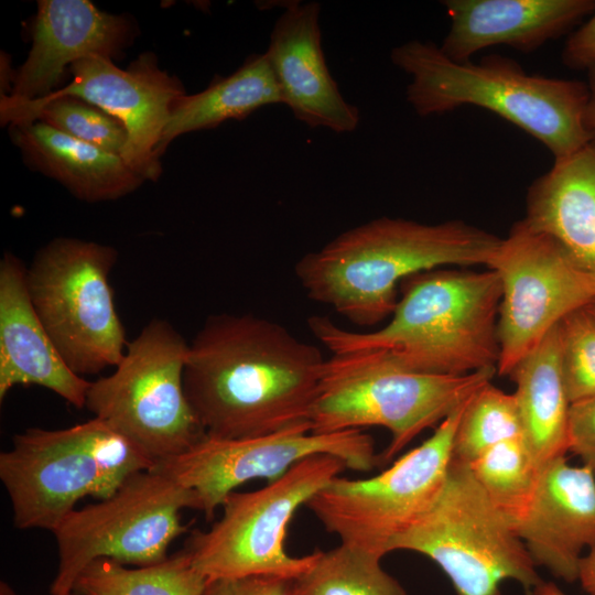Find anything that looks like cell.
I'll return each instance as SVG.
<instances>
[{"label":"cell","mask_w":595,"mask_h":595,"mask_svg":"<svg viewBox=\"0 0 595 595\" xmlns=\"http://www.w3.org/2000/svg\"><path fill=\"white\" fill-rule=\"evenodd\" d=\"M325 360L316 346L253 314H213L190 343L188 402L206 435L236 440L311 426Z\"/></svg>","instance_id":"obj_1"},{"label":"cell","mask_w":595,"mask_h":595,"mask_svg":"<svg viewBox=\"0 0 595 595\" xmlns=\"http://www.w3.org/2000/svg\"><path fill=\"white\" fill-rule=\"evenodd\" d=\"M389 322L351 332L312 316L313 335L333 355L367 353L399 370L462 376L497 369L501 286L497 273L434 269L409 277Z\"/></svg>","instance_id":"obj_2"},{"label":"cell","mask_w":595,"mask_h":595,"mask_svg":"<svg viewBox=\"0 0 595 595\" xmlns=\"http://www.w3.org/2000/svg\"><path fill=\"white\" fill-rule=\"evenodd\" d=\"M501 238L463 220L423 224L379 217L350 228L294 271L307 296L358 326L391 316L398 288L416 273L450 266H486Z\"/></svg>","instance_id":"obj_3"},{"label":"cell","mask_w":595,"mask_h":595,"mask_svg":"<svg viewBox=\"0 0 595 595\" xmlns=\"http://www.w3.org/2000/svg\"><path fill=\"white\" fill-rule=\"evenodd\" d=\"M394 66L410 75L407 100L426 117L472 105L497 113L539 140L554 160L591 141L585 126L587 85L526 73L510 58L456 62L432 42L411 40L392 48Z\"/></svg>","instance_id":"obj_4"},{"label":"cell","mask_w":595,"mask_h":595,"mask_svg":"<svg viewBox=\"0 0 595 595\" xmlns=\"http://www.w3.org/2000/svg\"><path fill=\"white\" fill-rule=\"evenodd\" d=\"M155 463L104 421L56 430L29 428L0 454V479L15 528L54 529L86 496L110 497Z\"/></svg>","instance_id":"obj_5"},{"label":"cell","mask_w":595,"mask_h":595,"mask_svg":"<svg viewBox=\"0 0 595 595\" xmlns=\"http://www.w3.org/2000/svg\"><path fill=\"white\" fill-rule=\"evenodd\" d=\"M435 562L456 595H501L507 580L534 595H558L547 583L523 542L489 500L467 463L452 458L433 505L391 544Z\"/></svg>","instance_id":"obj_6"},{"label":"cell","mask_w":595,"mask_h":595,"mask_svg":"<svg viewBox=\"0 0 595 595\" xmlns=\"http://www.w3.org/2000/svg\"><path fill=\"white\" fill-rule=\"evenodd\" d=\"M497 369L462 376L409 372L367 353L333 355L325 360L311 412L314 433L382 426L391 434L379 455L386 465L424 430L440 424Z\"/></svg>","instance_id":"obj_7"},{"label":"cell","mask_w":595,"mask_h":595,"mask_svg":"<svg viewBox=\"0 0 595 595\" xmlns=\"http://www.w3.org/2000/svg\"><path fill=\"white\" fill-rule=\"evenodd\" d=\"M190 344L165 320H151L111 375L90 382L86 408L155 464L206 436L184 389Z\"/></svg>","instance_id":"obj_8"},{"label":"cell","mask_w":595,"mask_h":595,"mask_svg":"<svg viewBox=\"0 0 595 595\" xmlns=\"http://www.w3.org/2000/svg\"><path fill=\"white\" fill-rule=\"evenodd\" d=\"M118 251L77 238L43 246L26 270L34 310L65 363L77 375L116 367L128 340L109 275Z\"/></svg>","instance_id":"obj_9"},{"label":"cell","mask_w":595,"mask_h":595,"mask_svg":"<svg viewBox=\"0 0 595 595\" xmlns=\"http://www.w3.org/2000/svg\"><path fill=\"white\" fill-rule=\"evenodd\" d=\"M346 468L332 455L307 457L264 487L232 491L207 531H194L185 550L207 580L275 576L296 580L314 552L293 556L285 550L289 524L298 509Z\"/></svg>","instance_id":"obj_10"},{"label":"cell","mask_w":595,"mask_h":595,"mask_svg":"<svg viewBox=\"0 0 595 595\" xmlns=\"http://www.w3.org/2000/svg\"><path fill=\"white\" fill-rule=\"evenodd\" d=\"M187 508L196 510L193 493L152 468L130 476L110 497L74 509L53 531L58 565L50 593L72 592L98 559L137 566L165 560L169 545L186 531L181 511Z\"/></svg>","instance_id":"obj_11"},{"label":"cell","mask_w":595,"mask_h":595,"mask_svg":"<svg viewBox=\"0 0 595 595\" xmlns=\"http://www.w3.org/2000/svg\"><path fill=\"white\" fill-rule=\"evenodd\" d=\"M468 399L382 473L363 479L336 476L311 497L307 508L342 544L382 559L440 495Z\"/></svg>","instance_id":"obj_12"},{"label":"cell","mask_w":595,"mask_h":595,"mask_svg":"<svg viewBox=\"0 0 595 595\" xmlns=\"http://www.w3.org/2000/svg\"><path fill=\"white\" fill-rule=\"evenodd\" d=\"M501 286L497 372L508 376L567 314L595 300V285L551 236L522 219L501 241L487 267Z\"/></svg>","instance_id":"obj_13"},{"label":"cell","mask_w":595,"mask_h":595,"mask_svg":"<svg viewBox=\"0 0 595 595\" xmlns=\"http://www.w3.org/2000/svg\"><path fill=\"white\" fill-rule=\"evenodd\" d=\"M323 454L342 459L347 468L357 472L379 465L374 440L361 430L314 433L311 426L302 425L247 439L206 435L183 454L161 461L153 468L191 490L196 510L210 520L240 485L257 478L273 482L299 462Z\"/></svg>","instance_id":"obj_14"},{"label":"cell","mask_w":595,"mask_h":595,"mask_svg":"<svg viewBox=\"0 0 595 595\" xmlns=\"http://www.w3.org/2000/svg\"><path fill=\"white\" fill-rule=\"evenodd\" d=\"M69 69L72 80L43 98H79L113 117L128 134L121 158L144 181H155L162 171L159 148L173 104L186 94L182 83L148 53L127 69L102 56L82 58Z\"/></svg>","instance_id":"obj_15"},{"label":"cell","mask_w":595,"mask_h":595,"mask_svg":"<svg viewBox=\"0 0 595 595\" xmlns=\"http://www.w3.org/2000/svg\"><path fill=\"white\" fill-rule=\"evenodd\" d=\"M284 8L264 52L282 104L311 128L354 131L359 110L345 100L328 71L321 44L320 3L292 1Z\"/></svg>","instance_id":"obj_16"},{"label":"cell","mask_w":595,"mask_h":595,"mask_svg":"<svg viewBox=\"0 0 595 595\" xmlns=\"http://www.w3.org/2000/svg\"><path fill=\"white\" fill-rule=\"evenodd\" d=\"M32 39L7 95L15 100L39 99L57 90L66 66L82 58L112 60L131 41L132 26L125 17L102 12L87 0H41Z\"/></svg>","instance_id":"obj_17"},{"label":"cell","mask_w":595,"mask_h":595,"mask_svg":"<svg viewBox=\"0 0 595 595\" xmlns=\"http://www.w3.org/2000/svg\"><path fill=\"white\" fill-rule=\"evenodd\" d=\"M518 537L537 566L573 583L583 552L595 545V474L565 456L540 469L538 487Z\"/></svg>","instance_id":"obj_18"},{"label":"cell","mask_w":595,"mask_h":595,"mask_svg":"<svg viewBox=\"0 0 595 595\" xmlns=\"http://www.w3.org/2000/svg\"><path fill=\"white\" fill-rule=\"evenodd\" d=\"M24 263L12 252L0 260V400L17 386L46 388L77 409L86 407L89 380L63 359L31 302Z\"/></svg>","instance_id":"obj_19"},{"label":"cell","mask_w":595,"mask_h":595,"mask_svg":"<svg viewBox=\"0 0 595 595\" xmlns=\"http://www.w3.org/2000/svg\"><path fill=\"white\" fill-rule=\"evenodd\" d=\"M451 20L440 46L456 62L493 45L532 52L595 11V0H446Z\"/></svg>","instance_id":"obj_20"},{"label":"cell","mask_w":595,"mask_h":595,"mask_svg":"<svg viewBox=\"0 0 595 595\" xmlns=\"http://www.w3.org/2000/svg\"><path fill=\"white\" fill-rule=\"evenodd\" d=\"M532 229L554 238L595 285V143L553 166L529 187L526 216Z\"/></svg>","instance_id":"obj_21"},{"label":"cell","mask_w":595,"mask_h":595,"mask_svg":"<svg viewBox=\"0 0 595 595\" xmlns=\"http://www.w3.org/2000/svg\"><path fill=\"white\" fill-rule=\"evenodd\" d=\"M13 128V140L36 170L85 202L117 199L144 180L121 156L34 121Z\"/></svg>","instance_id":"obj_22"},{"label":"cell","mask_w":595,"mask_h":595,"mask_svg":"<svg viewBox=\"0 0 595 595\" xmlns=\"http://www.w3.org/2000/svg\"><path fill=\"white\" fill-rule=\"evenodd\" d=\"M523 441L541 467L569 452L567 398L559 324L510 371Z\"/></svg>","instance_id":"obj_23"},{"label":"cell","mask_w":595,"mask_h":595,"mask_svg":"<svg viewBox=\"0 0 595 595\" xmlns=\"http://www.w3.org/2000/svg\"><path fill=\"white\" fill-rule=\"evenodd\" d=\"M271 104H282V99L266 54H255L229 76L218 77L206 89L184 94L174 101L160 155L178 136L242 120Z\"/></svg>","instance_id":"obj_24"},{"label":"cell","mask_w":595,"mask_h":595,"mask_svg":"<svg viewBox=\"0 0 595 595\" xmlns=\"http://www.w3.org/2000/svg\"><path fill=\"white\" fill-rule=\"evenodd\" d=\"M206 584L184 549L147 566L98 559L82 571L73 591L82 595H203Z\"/></svg>","instance_id":"obj_25"},{"label":"cell","mask_w":595,"mask_h":595,"mask_svg":"<svg viewBox=\"0 0 595 595\" xmlns=\"http://www.w3.org/2000/svg\"><path fill=\"white\" fill-rule=\"evenodd\" d=\"M1 122L18 126L42 121L80 141L122 155L128 134L123 126L98 107L75 97L15 100L1 94Z\"/></svg>","instance_id":"obj_26"},{"label":"cell","mask_w":595,"mask_h":595,"mask_svg":"<svg viewBox=\"0 0 595 595\" xmlns=\"http://www.w3.org/2000/svg\"><path fill=\"white\" fill-rule=\"evenodd\" d=\"M468 466L489 500L516 531L533 500L541 469L523 437L491 446Z\"/></svg>","instance_id":"obj_27"},{"label":"cell","mask_w":595,"mask_h":595,"mask_svg":"<svg viewBox=\"0 0 595 595\" xmlns=\"http://www.w3.org/2000/svg\"><path fill=\"white\" fill-rule=\"evenodd\" d=\"M381 558L339 544L315 551L310 567L294 580V595H407L381 566Z\"/></svg>","instance_id":"obj_28"},{"label":"cell","mask_w":595,"mask_h":595,"mask_svg":"<svg viewBox=\"0 0 595 595\" xmlns=\"http://www.w3.org/2000/svg\"><path fill=\"white\" fill-rule=\"evenodd\" d=\"M520 436L522 424L515 394L490 381L466 402L455 432L453 457L468 464L491 446Z\"/></svg>","instance_id":"obj_29"},{"label":"cell","mask_w":595,"mask_h":595,"mask_svg":"<svg viewBox=\"0 0 595 595\" xmlns=\"http://www.w3.org/2000/svg\"><path fill=\"white\" fill-rule=\"evenodd\" d=\"M561 366L570 403L595 396V317L581 307L560 323Z\"/></svg>","instance_id":"obj_30"},{"label":"cell","mask_w":595,"mask_h":595,"mask_svg":"<svg viewBox=\"0 0 595 595\" xmlns=\"http://www.w3.org/2000/svg\"><path fill=\"white\" fill-rule=\"evenodd\" d=\"M569 451L595 474V396L570 405Z\"/></svg>","instance_id":"obj_31"},{"label":"cell","mask_w":595,"mask_h":595,"mask_svg":"<svg viewBox=\"0 0 595 595\" xmlns=\"http://www.w3.org/2000/svg\"><path fill=\"white\" fill-rule=\"evenodd\" d=\"M203 595H294V580L275 576L207 580Z\"/></svg>","instance_id":"obj_32"},{"label":"cell","mask_w":595,"mask_h":595,"mask_svg":"<svg viewBox=\"0 0 595 595\" xmlns=\"http://www.w3.org/2000/svg\"><path fill=\"white\" fill-rule=\"evenodd\" d=\"M562 61L572 69L589 71L595 67V11L591 19L567 39Z\"/></svg>","instance_id":"obj_33"},{"label":"cell","mask_w":595,"mask_h":595,"mask_svg":"<svg viewBox=\"0 0 595 595\" xmlns=\"http://www.w3.org/2000/svg\"><path fill=\"white\" fill-rule=\"evenodd\" d=\"M577 581L588 595H595V545L582 558Z\"/></svg>","instance_id":"obj_34"},{"label":"cell","mask_w":595,"mask_h":595,"mask_svg":"<svg viewBox=\"0 0 595 595\" xmlns=\"http://www.w3.org/2000/svg\"><path fill=\"white\" fill-rule=\"evenodd\" d=\"M588 72V97L585 108V126L591 137V141L595 143V67Z\"/></svg>","instance_id":"obj_35"},{"label":"cell","mask_w":595,"mask_h":595,"mask_svg":"<svg viewBox=\"0 0 595 595\" xmlns=\"http://www.w3.org/2000/svg\"><path fill=\"white\" fill-rule=\"evenodd\" d=\"M0 595H15V593L11 588L10 585H8L6 582H1V584H0ZM50 595H82V594H78V593L72 591V592L64 593V594H52V593H50Z\"/></svg>","instance_id":"obj_36"},{"label":"cell","mask_w":595,"mask_h":595,"mask_svg":"<svg viewBox=\"0 0 595 595\" xmlns=\"http://www.w3.org/2000/svg\"><path fill=\"white\" fill-rule=\"evenodd\" d=\"M585 307L595 317V300L587 304Z\"/></svg>","instance_id":"obj_37"},{"label":"cell","mask_w":595,"mask_h":595,"mask_svg":"<svg viewBox=\"0 0 595 595\" xmlns=\"http://www.w3.org/2000/svg\"><path fill=\"white\" fill-rule=\"evenodd\" d=\"M560 595H564V594H563V593L561 592V594H560Z\"/></svg>","instance_id":"obj_38"}]
</instances>
